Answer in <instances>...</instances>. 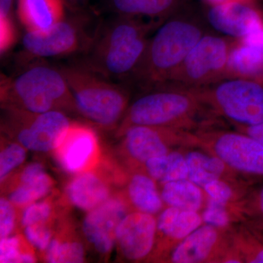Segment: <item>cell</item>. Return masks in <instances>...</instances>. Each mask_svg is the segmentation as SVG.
Listing matches in <instances>:
<instances>
[{
    "mask_svg": "<svg viewBox=\"0 0 263 263\" xmlns=\"http://www.w3.org/2000/svg\"><path fill=\"white\" fill-rule=\"evenodd\" d=\"M212 114L197 89L166 83L143 90L129 104L117 134L133 126L195 132L212 126Z\"/></svg>",
    "mask_w": 263,
    "mask_h": 263,
    "instance_id": "cell-1",
    "label": "cell"
},
{
    "mask_svg": "<svg viewBox=\"0 0 263 263\" xmlns=\"http://www.w3.org/2000/svg\"><path fill=\"white\" fill-rule=\"evenodd\" d=\"M162 24L117 15L100 25L80 65L110 80H130L146 51L150 33Z\"/></svg>",
    "mask_w": 263,
    "mask_h": 263,
    "instance_id": "cell-2",
    "label": "cell"
},
{
    "mask_svg": "<svg viewBox=\"0 0 263 263\" xmlns=\"http://www.w3.org/2000/svg\"><path fill=\"white\" fill-rule=\"evenodd\" d=\"M205 27L186 8L166 19L150 37L130 81L143 90L166 84L194 46L205 35Z\"/></svg>",
    "mask_w": 263,
    "mask_h": 263,
    "instance_id": "cell-3",
    "label": "cell"
},
{
    "mask_svg": "<svg viewBox=\"0 0 263 263\" xmlns=\"http://www.w3.org/2000/svg\"><path fill=\"white\" fill-rule=\"evenodd\" d=\"M2 106L41 114L77 113L73 97L60 67L37 64L14 78L2 76Z\"/></svg>",
    "mask_w": 263,
    "mask_h": 263,
    "instance_id": "cell-4",
    "label": "cell"
},
{
    "mask_svg": "<svg viewBox=\"0 0 263 263\" xmlns=\"http://www.w3.org/2000/svg\"><path fill=\"white\" fill-rule=\"evenodd\" d=\"M60 69L70 87L77 113L99 127L117 129L129 105V89L81 65Z\"/></svg>",
    "mask_w": 263,
    "mask_h": 263,
    "instance_id": "cell-5",
    "label": "cell"
},
{
    "mask_svg": "<svg viewBox=\"0 0 263 263\" xmlns=\"http://www.w3.org/2000/svg\"><path fill=\"white\" fill-rule=\"evenodd\" d=\"M214 115L234 126L263 123V84L243 79H226L197 89Z\"/></svg>",
    "mask_w": 263,
    "mask_h": 263,
    "instance_id": "cell-6",
    "label": "cell"
},
{
    "mask_svg": "<svg viewBox=\"0 0 263 263\" xmlns=\"http://www.w3.org/2000/svg\"><path fill=\"white\" fill-rule=\"evenodd\" d=\"M2 108L4 136L34 152L56 150L72 122L67 114L60 110L34 114L10 107Z\"/></svg>",
    "mask_w": 263,
    "mask_h": 263,
    "instance_id": "cell-7",
    "label": "cell"
},
{
    "mask_svg": "<svg viewBox=\"0 0 263 263\" xmlns=\"http://www.w3.org/2000/svg\"><path fill=\"white\" fill-rule=\"evenodd\" d=\"M91 18L78 13L62 19L46 32H27L22 41L24 56L44 59L86 53L98 34L100 25L91 29Z\"/></svg>",
    "mask_w": 263,
    "mask_h": 263,
    "instance_id": "cell-8",
    "label": "cell"
},
{
    "mask_svg": "<svg viewBox=\"0 0 263 263\" xmlns=\"http://www.w3.org/2000/svg\"><path fill=\"white\" fill-rule=\"evenodd\" d=\"M234 41L231 37L205 34L167 83L199 89L226 79L228 59Z\"/></svg>",
    "mask_w": 263,
    "mask_h": 263,
    "instance_id": "cell-9",
    "label": "cell"
},
{
    "mask_svg": "<svg viewBox=\"0 0 263 263\" xmlns=\"http://www.w3.org/2000/svg\"><path fill=\"white\" fill-rule=\"evenodd\" d=\"M195 147L220 158L239 174L263 178V143L240 131L211 127L194 132Z\"/></svg>",
    "mask_w": 263,
    "mask_h": 263,
    "instance_id": "cell-10",
    "label": "cell"
},
{
    "mask_svg": "<svg viewBox=\"0 0 263 263\" xmlns=\"http://www.w3.org/2000/svg\"><path fill=\"white\" fill-rule=\"evenodd\" d=\"M193 133L172 128L133 126L121 135V148L132 171H143L150 159L176 148L195 147Z\"/></svg>",
    "mask_w": 263,
    "mask_h": 263,
    "instance_id": "cell-11",
    "label": "cell"
},
{
    "mask_svg": "<svg viewBox=\"0 0 263 263\" xmlns=\"http://www.w3.org/2000/svg\"><path fill=\"white\" fill-rule=\"evenodd\" d=\"M231 247V228L203 223L171 251L165 262H222Z\"/></svg>",
    "mask_w": 263,
    "mask_h": 263,
    "instance_id": "cell-12",
    "label": "cell"
},
{
    "mask_svg": "<svg viewBox=\"0 0 263 263\" xmlns=\"http://www.w3.org/2000/svg\"><path fill=\"white\" fill-rule=\"evenodd\" d=\"M100 139L94 128L72 122L62 143L53 154L63 171L76 175L100 165Z\"/></svg>",
    "mask_w": 263,
    "mask_h": 263,
    "instance_id": "cell-13",
    "label": "cell"
},
{
    "mask_svg": "<svg viewBox=\"0 0 263 263\" xmlns=\"http://www.w3.org/2000/svg\"><path fill=\"white\" fill-rule=\"evenodd\" d=\"M132 209L124 193L113 195L103 204L86 212L82 231L86 241L97 253L107 257L116 245V233L120 221Z\"/></svg>",
    "mask_w": 263,
    "mask_h": 263,
    "instance_id": "cell-14",
    "label": "cell"
},
{
    "mask_svg": "<svg viewBox=\"0 0 263 263\" xmlns=\"http://www.w3.org/2000/svg\"><path fill=\"white\" fill-rule=\"evenodd\" d=\"M157 238V218L152 214L131 211L117 229L116 245L121 255L131 262L150 259Z\"/></svg>",
    "mask_w": 263,
    "mask_h": 263,
    "instance_id": "cell-15",
    "label": "cell"
},
{
    "mask_svg": "<svg viewBox=\"0 0 263 263\" xmlns=\"http://www.w3.org/2000/svg\"><path fill=\"white\" fill-rule=\"evenodd\" d=\"M206 19L218 32L241 40L263 30V15L252 3L207 5Z\"/></svg>",
    "mask_w": 263,
    "mask_h": 263,
    "instance_id": "cell-16",
    "label": "cell"
},
{
    "mask_svg": "<svg viewBox=\"0 0 263 263\" xmlns=\"http://www.w3.org/2000/svg\"><path fill=\"white\" fill-rule=\"evenodd\" d=\"M202 224L200 212L164 208L157 217V243L151 259L165 262L171 251Z\"/></svg>",
    "mask_w": 263,
    "mask_h": 263,
    "instance_id": "cell-17",
    "label": "cell"
},
{
    "mask_svg": "<svg viewBox=\"0 0 263 263\" xmlns=\"http://www.w3.org/2000/svg\"><path fill=\"white\" fill-rule=\"evenodd\" d=\"M109 173V172H108ZM106 170L96 168L74 175L65 189L68 202L84 212H89L114 195L112 178Z\"/></svg>",
    "mask_w": 263,
    "mask_h": 263,
    "instance_id": "cell-18",
    "label": "cell"
},
{
    "mask_svg": "<svg viewBox=\"0 0 263 263\" xmlns=\"http://www.w3.org/2000/svg\"><path fill=\"white\" fill-rule=\"evenodd\" d=\"M226 79H243L263 84V30L245 39H235Z\"/></svg>",
    "mask_w": 263,
    "mask_h": 263,
    "instance_id": "cell-19",
    "label": "cell"
},
{
    "mask_svg": "<svg viewBox=\"0 0 263 263\" xmlns=\"http://www.w3.org/2000/svg\"><path fill=\"white\" fill-rule=\"evenodd\" d=\"M65 0H18V16L27 32H47L65 18Z\"/></svg>",
    "mask_w": 263,
    "mask_h": 263,
    "instance_id": "cell-20",
    "label": "cell"
},
{
    "mask_svg": "<svg viewBox=\"0 0 263 263\" xmlns=\"http://www.w3.org/2000/svg\"><path fill=\"white\" fill-rule=\"evenodd\" d=\"M184 153L189 167L188 179L200 187L217 179L238 182L239 174L210 152L198 147H191L190 150H184Z\"/></svg>",
    "mask_w": 263,
    "mask_h": 263,
    "instance_id": "cell-21",
    "label": "cell"
},
{
    "mask_svg": "<svg viewBox=\"0 0 263 263\" xmlns=\"http://www.w3.org/2000/svg\"><path fill=\"white\" fill-rule=\"evenodd\" d=\"M124 196L132 211L157 215L165 208L157 181L143 170L133 171L128 176Z\"/></svg>",
    "mask_w": 263,
    "mask_h": 263,
    "instance_id": "cell-22",
    "label": "cell"
},
{
    "mask_svg": "<svg viewBox=\"0 0 263 263\" xmlns=\"http://www.w3.org/2000/svg\"><path fill=\"white\" fill-rule=\"evenodd\" d=\"M108 6L118 15L162 23L186 8V0H108Z\"/></svg>",
    "mask_w": 263,
    "mask_h": 263,
    "instance_id": "cell-23",
    "label": "cell"
},
{
    "mask_svg": "<svg viewBox=\"0 0 263 263\" xmlns=\"http://www.w3.org/2000/svg\"><path fill=\"white\" fill-rule=\"evenodd\" d=\"M161 196L166 207L200 212L206 203V195L200 186L185 179L161 185Z\"/></svg>",
    "mask_w": 263,
    "mask_h": 263,
    "instance_id": "cell-24",
    "label": "cell"
},
{
    "mask_svg": "<svg viewBox=\"0 0 263 263\" xmlns=\"http://www.w3.org/2000/svg\"><path fill=\"white\" fill-rule=\"evenodd\" d=\"M184 148H176L166 155L150 159L145 163L143 171L160 185L188 179L189 167Z\"/></svg>",
    "mask_w": 263,
    "mask_h": 263,
    "instance_id": "cell-25",
    "label": "cell"
},
{
    "mask_svg": "<svg viewBox=\"0 0 263 263\" xmlns=\"http://www.w3.org/2000/svg\"><path fill=\"white\" fill-rule=\"evenodd\" d=\"M53 186L54 181L46 172L32 179L8 184L7 197L17 209H24L33 202L48 196Z\"/></svg>",
    "mask_w": 263,
    "mask_h": 263,
    "instance_id": "cell-26",
    "label": "cell"
},
{
    "mask_svg": "<svg viewBox=\"0 0 263 263\" xmlns=\"http://www.w3.org/2000/svg\"><path fill=\"white\" fill-rule=\"evenodd\" d=\"M64 231L53 235L43 254V259L51 263L84 262L86 256L84 243L77 237L67 235V232Z\"/></svg>",
    "mask_w": 263,
    "mask_h": 263,
    "instance_id": "cell-27",
    "label": "cell"
},
{
    "mask_svg": "<svg viewBox=\"0 0 263 263\" xmlns=\"http://www.w3.org/2000/svg\"><path fill=\"white\" fill-rule=\"evenodd\" d=\"M237 206L246 226L255 231H263V182L255 187L250 185Z\"/></svg>",
    "mask_w": 263,
    "mask_h": 263,
    "instance_id": "cell-28",
    "label": "cell"
},
{
    "mask_svg": "<svg viewBox=\"0 0 263 263\" xmlns=\"http://www.w3.org/2000/svg\"><path fill=\"white\" fill-rule=\"evenodd\" d=\"M232 242L243 262L263 263V241L246 224L231 227Z\"/></svg>",
    "mask_w": 263,
    "mask_h": 263,
    "instance_id": "cell-29",
    "label": "cell"
},
{
    "mask_svg": "<svg viewBox=\"0 0 263 263\" xmlns=\"http://www.w3.org/2000/svg\"><path fill=\"white\" fill-rule=\"evenodd\" d=\"M34 248L25 237L12 235L0 240V262L32 263L37 262Z\"/></svg>",
    "mask_w": 263,
    "mask_h": 263,
    "instance_id": "cell-30",
    "label": "cell"
},
{
    "mask_svg": "<svg viewBox=\"0 0 263 263\" xmlns=\"http://www.w3.org/2000/svg\"><path fill=\"white\" fill-rule=\"evenodd\" d=\"M0 153V181L4 183L10 175L22 165L27 159V150L18 142L8 137L2 138Z\"/></svg>",
    "mask_w": 263,
    "mask_h": 263,
    "instance_id": "cell-31",
    "label": "cell"
},
{
    "mask_svg": "<svg viewBox=\"0 0 263 263\" xmlns=\"http://www.w3.org/2000/svg\"><path fill=\"white\" fill-rule=\"evenodd\" d=\"M201 215L205 224L222 228H231L233 221L239 219L235 211V204L219 203L208 197Z\"/></svg>",
    "mask_w": 263,
    "mask_h": 263,
    "instance_id": "cell-32",
    "label": "cell"
},
{
    "mask_svg": "<svg viewBox=\"0 0 263 263\" xmlns=\"http://www.w3.org/2000/svg\"><path fill=\"white\" fill-rule=\"evenodd\" d=\"M55 208L51 198L46 197L24 208L20 216V224L24 228L37 223L54 220Z\"/></svg>",
    "mask_w": 263,
    "mask_h": 263,
    "instance_id": "cell-33",
    "label": "cell"
},
{
    "mask_svg": "<svg viewBox=\"0 0 263 263\" xmlns=\"http://www.w3.org/2000/svg\"><path fill=\"white\" fill-rule=\"evenodd\" d=\"M53 221L37 223L24 228L26 239L33 248L41 253H44L54 235Z\"/></svg>",
    "mask_w": 263,
    "mask_h": 263,
    "instance_id": "cell-34",
    "label": "cell"
},
{
    "mask_svg": "<svg viewBox=\"0 0 263 263\" xmlns=\"http://www.w3.org/2000/svg\"><path fill=\"white\" fill-rule=\"evenodd\" d=\"M17 208L8 197L0 199V237L6 238L13 235L17 226Z\"/></svg>",
    "mask_w": 263,
    "mask_h": 263,
    "instance_id": "cell-35",
    "label": "cell"
},
{
    "mask_svg": "<svg viewBox=\"0 0 263 263\" xmlns=\"http://www.w3.org/2000/svg\"><path fill=\"white\" fill-rule=\"evenodd\" d=\"M16 38L11 15L0 14V51L2 54L9 51Z\"/></svg>",
    "mask_w": 263,
    "mask_h": 263,
    "instance_id": "cell-36",
    "label": "cell"
},
{
    "mask_svg": "<svg viewBox=\"0 0 263 263\" xmlns=\"http://www.w3.org/2000/svg\"><path fill=\"white\" fill-rule=\"evenodd\" d=\"M236 130L242 132L263 143V123L252 126H235Z\"/></svg>",
    "mask_w": 263,
    "mask_h": 263,
    "instance_id": "cell-37",
    "label": "cell"
},
{
    "mask_svg": "<svg viewBox=\"0 0 263 263\" xmlns=\"http://www.w3.org/2000/svg\"><path fill=\"white\" fill-rule=\"evenodd\" d=\"M13 0H0V14L11 15Z\"/></svg>",
    "mask_w": 263,
    "mask_h": 263,
    "instance_id": "cell-38",
    "label": "cell"
},
{
    "mask_svg": "<svg viewBox=\"0 0 263 263\" xmlns=\"http://www.w3.org/2000/svg\"><path fill=\"white\" fill-rule=\"evenodd\" d=\"M256 1L257 0H204L207 5H219L227 4V3H240V2L254 3V2Z\"/></svg>",
    "mask_w": 263,
    "mask_h": 263,
    "instance_id": "cell-39",
    "label": "cell"
},
{
    "mask_svg": "<svg viewBox=\"0 0 263 263\" xmlns=\"http://www.w3.org/2000/svg\"><path fill=\"white\" fill-rule=\"evenodd\" d=\"M65 1L72 5V7H74L79 6L81 4H84L88 0H65Z\"/></svg>",
    "mask_w": 263,
    "mask_h": 263,
    "instance_id": "cell-40",
    "label": "cell"
},
{
    "mask_svg": "<svg viewBox=\"0 0 263 263\" xmlns=\"http://www.w3.org/2000/svg\"><path fill=\"white\" fill-rule=\"evenodd\" d=\"M250 229V228H249ZM251 230V229H250ZM252 230V232L257 235V237L260 239L261 240H262L263 241V231H255V230Z\"/></svg>",
    "mask_w": 263,
    "mask_h": 263,
    "instance_id": "cell-41",
    "label": "cell"
}]
</instances>
